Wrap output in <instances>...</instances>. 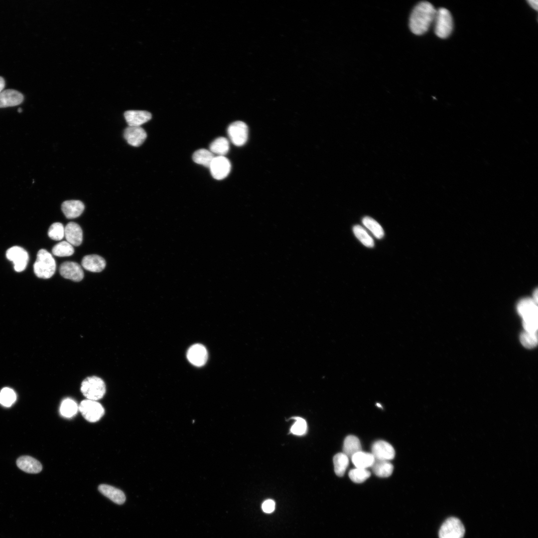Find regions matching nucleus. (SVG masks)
Here are the masks:
<instances>
[{
    "instance_id": "nucleus-29",
    "label": "nucleus",
    "mask_w": 538,
    "mask_h": 538,
    "mask_svg": "<svg viewBox=\"0 0 538 538\" xmlns=\"http://www.w3.org/2000/svg\"><path fill=\"white\" fill-rule=\"evenodd\" d=\"M353 231L356 237L364 246L369 248H372L374 246V241L373 238L361 226L359 225L354 226L353 228Z\"/></svg>"
},
{
    "instance_id": "nucleus-16",
    "label": "nucleus",
    "mask_w": 538,
    "mask_h": 538,
    "mask_svg": "<svg viewBox=\"0 0 538 538\" xmlns=\"http://www.w3.org/2000/svg\"><path fill=\"white\" fill-rule=\"evenodd\" d=\"M67 242L74 246H80L83 241V232L76 223L70 222L65 227V235Z\"/></svg>"
},
{
    "instance_id": "nucleus-37",
    "label": "nucleus",
    "mask_w": 538,
    "mask_h": 538,
    "mask_svg": "<svg viewBox=\"0 0 538 538\" xmlns=\"http://www.w3.org/2000/svg\"><path fill=\"white\" fill-rule=\"evenodd\" d=\"M262 508L265 513H271L275 509V502L271 499L267 500L262 504Z\"/></svg>"
},
{
    "instance_id": "nucleus-1",
    "label": "nucleus",
    "mask_w": 538,
    "mask_h": 538,
    "mask_svg": "<svg viewBox=\"0 0 538 538\" xmlns=\"http://www.w3.org/2000/svg\"><path fill=\"white\" fill-rule=\"evenodd\" d=\"M436 12V9L431 3L426 1L418 3L409 18V26L411 32L418 35L427 32L434 21Z\"/></svg>"
},
{
    "instance_id": "nucleus-5",
    "label": "nucleus",
    "mask_w": 538,
    "mask_h": 538,
    "mask_svg": "<svg viewBox=\"0 0 538 538\" xmlns=\"http://www.w3.org/2000/svg\"><path fill=\"white\" fill-rule=\"evenodd\" d=\"M434 22H435L434 32L440 38H446L451 33L453 23L452 15L446 8L441 7L436 9Z\"/></svg>"
},
{
    "instance_id": "nucleus-23",
    "label": "nucleus",
    "mask_w": 538,
    "mask_h": 538,
    "mask_svg": "<svg viewBox=\"0 0 538 538\" xmlns=\"http://www.w3.org/2000/svg\"><path fill=\"white\" fill-rule=\"evenodd\" d=\"M371 467L374 473L380 477H389L394 470L393 465L389 461L375 459Z\"/></svg>"
},
{
    "instance_id": "nucleus-18",
    "label": "nucleus",
    "mask_w": 538,
    "mask_h": 538,
    "mask_svg": "<svg viewBox=\"0 0 538 538\" xmlns=\"http://www.w3.org/2000/svg\"><path fill=\"white\" fill-rule=\"evenodd\" d=\"M82 267L92 272H101L106 267V261L102 257L97 255H89L84 257L82 260Z\"/></svg>"
},
{
    "instance_id": "nucleus-21",
    "label": "nucleus",
    "mask_w": 538,
    "mask_h": 538,
    "mask_svg": "<svg viewBox=\"0 0 538 538\" xmlns=\"http://www.w3.org/2000/svg\"><path fill=\"white\" fill-rule=\"evenodd\" d=\"M19 468L29 473H38L42 469L41 464L36 459L29 456H22L16 461Z\"/></svg>"
},
{
    "instance_id": "nucleus-17",
    "label": "nucleus",
    "mask_w": 538,
    "mask_h": 538,
    "mask_svg": "<svg viewBox=\"0 0 538 538\" xmlns=\"http://www.w3.org/2000/svg\"><path fill=\"white\" fill-rule=\"evenodd\" d=\"M23 101V95L14 90L7 89L0 93V108L15 106Z\"/></svg>"
},
{
    "instance_id": "nucleus-33",
    "label": "nucleus",
    "mask_w": 538,
    "mask_h": 538,
    "mask_svg": "<svg viewBox=\"0 0 538 538\" xmlns=\"http://www.w3.org/2000/svg\"><path fill=\"white\" fill-rule=\"evenodd\" d=\"M371 475V473L367 469L356 468L349 472L350 479L356 483H361L366 481Z\"/></svg>"
},
{
    "instance_id": "nucleus-26",
    "label": "nucleus",
    "mask_w": 538,
    "mask_h": 538,
    "mask_svg": "<svg viewBox=\"0 0 538 538\" xmlns=\"http://www.w3.org/2000/svg\"><path fill=\"white\" fill-rule=\"evenodd\" d=\"M214 157L215 156L213 153L204 148L195 151L192 155L193 160L195 163L208 168Z\"/></svg>"
},
{
    "instance_id": "nucleus-27",
    "label": "nucleus",
    "mask_w": 538,
    "mask_h": 538,
    "mask_svg": "<svg viewBox=\"0 0 538 538\" xmlns=\"http://www.w3.org/2000/svg\"><path fill=\"white\" fill-rule=\"evenodd\" d=\"M333 464L336 474L342 477L349 465V458L343 452L337 453L333 457Z\"/></svg>"
},
{
    "instance_id": "nucleus-6",
    "label": "nucleus",
    "mask_w": 538,
    "mask_h": 538,
    "mask_svg": "<svg viewBox=\"0 0 538 538\" xmlns=\"http://www.w3.org/2000/svg\"><path fill=\"white\" fill-rule=\"evenodd\" d=\"M465 528L457 518H448L441 525L439 531V538H463Z\"/></svg>"
},
{
    "instance_id": "nucleus-13",
    "label": "nucleus",
    "mask_w": 538,
    "mask_h": 538,
    "mask_svg": "<svg viewBox=\"0 0 538 538\" xmlns=\"http://www.w3.org/2000/svg\"><path fill=\"white\" fill-rule=\"evenodd\" d=\"M187 357L193 365L201 367L207 362L208 353L206 348L200 344L191 346L187 351Z\"/></svg>"
},
{
    "instance_id": "nucleus-35",
    "label": "nucleus",
    "mask_w": 538,
    "mask_h": 538,
    "mask_svg": "<svg viewBox=\"0 0 538 538\" xmlns=\"http://www.w3.org/2000/svg\"><path fill=\"white\" fill-rule=\"evenodd\" d=\"M48 235L52 240L60 241L64 237L65 227L61 223H54L48 229Z\"/></svg>"
},
{
    "instance_id": "nucleus-3",
    "label": "nucleus",
    "mask_w": 538,
    "mask_h": 538,
    "mask_svg": "<svg viewBox=\"0 0 538 538\" xmlns=\"http://www.w3.org/2000/svg\"><path fill=\"white\" fill-rule=\"evenodd\" d=\"M56 262L52 255L45 249L40 250L33 265L35 274L39 278L47 279L54 274Z\"/></svg>"
},
{
    "instance_id": "nucleus-24",
    "label": "nucleus",
    "mask_w": 538,
    "mask_h": 538,
    "mask_svg": "<svg viewBox=\"0 0 538 538\" xmlns=\"http://www.w3.org/2000/svg\"><path fill=\"white\" fill-rule=\"evenodd\" d=\"M361 445L358 437L354 435H348L344 439L343 446V453L348 458L361 451Z\"/></svg>"
},
{
    "instance_id": "nucleus-8",
    "label": "nucleus",
    "mask_w": 538,
    "mask_h": 538,
    "mask_svg": "<svg viewBox=\"0 0 538 538\" xmlns=\"http://www.w3.org/2000/svg\"><path fill=\"white\" fill-rule=\"evenodd\" d=\"M228 136L232 142L235 145H243L247 141L248 128L242 121H236L231 123L227 129Z\"/></svg>"
},
{
    "instance_id": "nucleus-7",
    "label": "nucleus",
    "mask_w": 538,
    "mask_h": 538,
    "mask_svg": "<svg viewBox=\"0 0 538 538\" xmlns=\"http://www.w3.org/2000/svg\"><path fill=\"white\" fill-rule=\"evenodd\" d=\"M78 409L83 416L91 422L98 421L104 414V409L100 403L88 399L81 402Z\"/></svg>"
},
{
    "instance_id": "nucleus-28",
    "label": "nucleus",
    "mask_w": 538,
    "mask_h": 538,
    "mask_svg": "<svg viewBox=\"0 0 538 538\" xmlns=\"http://www.w3.org/2000/svg\"><path fill=\"white\" fill-rule=\"evenodd\" d=\"M362 223L376 238L381 239L384 237V231L382 227L375 219L366 216L363 218Z\"/></svg>"
},
{
    "instance_id": "nucleus-22",
    "label": "nucleus",
    "mask_w": 538,
    "mask_h": 538,
    "mask_svg": "<svg viewBox=\"0 0 538 538\" xmlns=\"http://www.w3.org/2000/svg\"><path fill=\"white\" fill-rule=\"evenodd\" d=\"M351 460L356 468L367 469L372 466L375 458L371 453L359 451L351 457Z\"/></svg>"
},
{
    "instance_id": "nucleus-34",
    "label": "nucleus",
    "mask_w": 538,
    "mask_h": 538,
    "mask_svg": "<svg viewBox=\"0 0 538 538\" xmlns=\"http://www.w3.org/2000/svg\"><path fill=\"white\" fill-rule=\"evenodd\" d=\"M16 399V394L11 389L4 388L0 392V404L3 406H11L15 402Z\"/></svg>"
},
{
    "instance_id": "nucleus-41",
    "label": "nucleus",
    "mask_w": 538,
    "mask_h": 538,
    "mask_svg": "<svg viewBox=\"0 0 538 538\" xmlns=\"http://www.w3.org/2000/svg\"><path fill=\"white\" fill-rule=\"evenodd\" d=\"M18 113H21L22 112V109L21 108H19L18 109Z\"/></svg>"
},
{
    "instance_id": "nucleus-9",
    "label": "nucleus",
    "mask_w": 538,
    "mask_h": 538,
    "mask_svg": "<svg viewBox=\"0 0 538 538\" xmlns=\"http://www.w3.org/2000/svg\"><path fill=\"white\" fill-rule=\"evenodd\" d=\"M6 257L8 260L12 262L14 269L17 272L25 269L29 260L27 251L19 246H13L8 249L6 252Z\"/></svg>"
},
{
    "instance_id": "nucleus-39",
    "label": "nucleus",
    "mask_w": 538,
    "mask_h": 538,
    "mask_svg": "<svg viewBox=\"0 0 538 538\" xmlns=\"http://www.w3.org/2000/svg\"><path fill=\"white\" fill-rule=\"evenodd\" d=\"M5 86V82L3 78L0 77V93L3 91Z\"/></svg>"
},
{
    "instance_id": "nucleus-40",
    "label": "nucleus",
    "mask_w": 538,
    "mask_h": 538,
    "mask_svg": "<svg viewBox=\"0 0 538 538\" xmlns=\"http://www.w3.org/2000/svg\"><path fill=\"white\" fill-rule=\"evenodd\" d=\"M533 299L537 303H538V290L536 289L534 291V297Z\"/></svg>"
},
{
    "instance_id": "nucleus-14",
    "label": "nucleus",
    "mask_w": 538,
    "mask_h": 538,
    "mask_svg": "<svg viewBox=\"0 0 538 538\" xmlns=\"http://www.w3.org/2000/svg\"><path fill=\"white\" fill-rule=\"evenodd\" d=\"M147 136V134L143 129L140 127L129 126L124 132V137L128 143L137 147L141 145Z\"/></svg>"
},
{
    "instance_id": "nucleus-12",
    "label": "nucleus",
    "mask_w": 538,
    "mask_h": 538,
    "mask_svg": "<svg viewBox=\"0 0 538 538\" xmlns=\"http://www.w3.org/2000/svg\"><path fill=\"white\" fill-rule=\"evenodd\" d=\"M59 272L64 278L78 282L84 277V272L81 266L76 262H65L60 266Z\"/></svg>"
},
{
    "instance_id": "nucleus-38",
    "label": "nucleus",
    "mask_w": 538,
    "mask_h": 538,
    "mask_svg": "<svg viewBox=\"0 0 538 538\" xmlns=\"http://www.w3.org/2000/svg\"><path fill=\"white\" fill-rule=\"evenodd\" d=\"M529 4L534 9H538V1L537 0H528Z\"/></svg>"
},
{
    "instance_id": "nucleus-30",
    "label": "nucleus",
    "mask_w": 538,
    "mask_h": 538,
    "mask_svg": "<svg viewBox=\"0 0 538 538\" xmlns=\"http://www.w3.org/2000/svg\"><path fill=\"white\" fill-rule=\"evenodd\" d=\"M78 406L77 403L72 399H66L61 404L60 411L62 415L65 417H71L77 412Z\"/></svg>"
},
{
    "instance_id": "nucleus-2",
    "label": "nucleus",
    "mask_w": 538,
    "mask_h": 538,
    "mask_svg": "<svg viewBox=\"0 0 538 538\" xmlns=\"http://www.w3.org/2000/svg\"><path fill=\"white\" fill-rule=\"evenodd\" d=\"M517 311L523 318L525 331L537 332L538 327V309L537 303L532 298H524L518 304Z\"/></svg>"
},
{
    "instance_id": "nucleus-10",
    "label": "nucleus",
    "mask_w": 538,
    "mask_h": 538,
    "mask_svg": "<svg viewBox=\"0 0 538 538\" xmlns=\"http://www.w3.org/2000/svg\"><path fill=\"white\" fill-rule=\"evenodd\" d=\"M209 168L214 179L221 180L228 175L231 165L229 159L224 156H216L213 159Z\"/></svg>"
},
{
    "instance_id": "nucleus-11",
    "label": "nucleus",
    "mask_w": 538,
    "mask_h": 538,
    "mask_svg": "<svg viewBox=\"0 0 538 538\" xmlns=\"http://www.w3.org/2000/svg\"><path fill=\"white\" fill-rule=\"evenodd\" d=\"M372 454L375 459L390 461L395 456L393 447L384 440L375 441L372 445Z\"/></svg>"
},
{
    "instance_id": "nucleus-36",
    "label": "nucleus",
    "mask_w": 538,
    "mask_h": 538,
    "mask_svg": "<svg viewBox=\"0 0 538 538\" xmlns=\"http://www.w3.org/2000/svg\"><path fill=\"white\" fill-rule=\"evenodd\" d=\"M295 421L290 428V432L296 435H302L307 431V423L305 419L299 417H293Z\"/></svg>"
},
{
    "instance_id": "nucleus-20",
    "label": "nucleus",
    "mask_w": 538,
    "mask_h": 538,
    "mask_svg": "<svg viewBox=\"0 0 538 538\" xmlns=\"http://www.w3.org/2000/svg\"><path fill=\"white\" fill-rule=\"evenodd\" d=\"M99 492L116 504L121 505L126 501V496L121 490L107 484H101Z\"/></svg>"
},
{
    "instance_id": "nucleus-32",
    "label": "nucleus",
    "mask_w": 538,
    "mask_h": 538,
    "mask_svg": "<svg viewBox=\"0 0 538 538\" xmlns=\"http://www.w3.org/2000/svg\"><path fill=\"white\" fill-rule=\"evenodd\" d=\"M520 340L525 347L528 349L533 348L538 344L537 332H530L524 331L521 334Z\"/></svg>"
},
{
    "instance_id": "nucleus-31",
    "label": "nucleus",
    "mask_w": 538,
    "mask_h": 538,
    "mask_svg": "<svg viewBox=\"0 0 538 538\" xmlns=\"http://www.w3.org/2000/svg\"><path fill=\"white\" fill-rule=\"evenodd\" d=\"M74 252L73 246L64 241L56 244L52 249V253L54 255L60 257L70 256Z\"/></svg>"
},
{
    "instance_id": "nucleus-19",
    "label": "nucleus",
    "mask_w": 538,
    "mask_h": 538,
    "mask_svg": "<svg viewBox=\"0 0 538 538\" xmlns=\"http://www.w3.org/2000/svg\"><path fill=\"white\" fill-rule=\"evenodd\" d=\"M85 206L80 200H67L62 204L61 209L68 219L76 218L80 216L84 211Z\"/></svg>"
},
{
    "instance_id": "nucleus-15",
    "label": "nucleus",
    "mask_w": 538,
    "mask_h": 538,
    "mask_svg": "<svg viewBox=\"0 0 538 538\" xmlns=\"http://www.w3.org/2000/svg\"><path fill=\"white\" fill-rule=\"evenodd\" d=\"M125 118L131 127H140L151 118V114L145 111L129 110L124 113Z\"/></svg>"
},
{
    "instance_id": "nucleus-4",
    "label": "nucleus",
    "mask_w": 538,
    "mask_h": 538,
    "mask_svg": "<svg viewBox=\"0 0 538 538\" xmlns=\"http://www.w3.org/2000/svg\"><path fill=\"white\" fill-rule=\"evenodd\" d=\"M81 391L87 399L97 401L104 396L106 386L101 378L96 376L89 377L82 382Z\"/></svg>"
},
{
    "instance_id": "nucleus-25",
    "label": "nucleus",
    "mask_w": 538,
    "mask_h": 538,
    "mask_svg": "<svg viewBox=\"0 0 538 538\" xmlns=\"http://www.w3.org/2000/svg\"><path fill=\"white\" fill-rule=\"evenodd\" d=\"M210 151L218 156H224L229 150L228 140L224 137H219L214 140L210 144Z\"/></svg>"
}]
</instances>
